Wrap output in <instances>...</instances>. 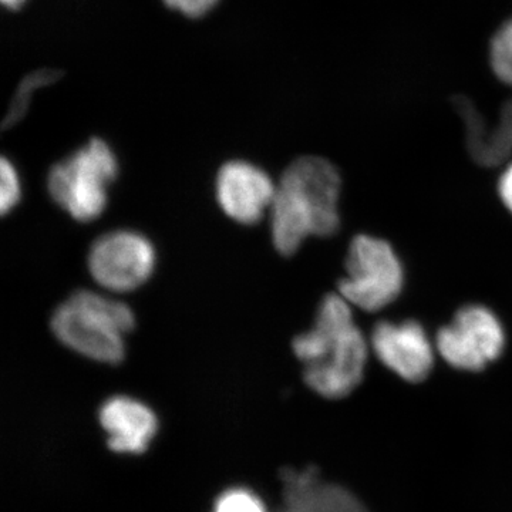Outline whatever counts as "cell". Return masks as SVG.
I'll return each instance as SVG.
<instances>
[{"label": "cell", "mask_w": 512, "mask_h": 512, "mask_svg": "<svg viewBox=\"0 0 512 512\" xmlns=\"http://www.w3.org/2000/svg\"><path fill=\"white\" fill-rule=\"evenodd\" d=\"M338 168L320 157H301L276 184L271 234L279 254H295L309 237L328 238L340 228Z\"/></svg>", "instance_id": "6da1fadb"}, {"label": "cell", "mask_w": 512, "mask_h": 512, "mask_svg": "<svg viewBox=\"0 0 512 512\" xmlns=\"http://www.w3.org/2000/svg\"><path fill=\"white\" fill-rule=\"evenodd\" d=\"M293 352L303 363V379L320 396L342 399L362 382L369 346L340 293L325 296L315 325L296 336Z\"/></svg>", "instance_id": "7a4b0ae2"}, {"label": "cell", "mask_w": 512, "mask_h": 512, "mask_svg": "<svg viewBox=\"0 0 512 512\" xmlns=\"http://www.w3.org/2000/svg\"><path fill=\"white\" fill-rule=\"evenodd\" d=\"M50 326L67 348L96 362L116 365L124 359V338L136 326V316L117 299L77 291L57 306Z\"/></svg>", "instance_id": "3957f363"}, {"label": "cell", "mask_w": 512, "mask_h": 512, "mask_svg": "<svg viewBox=\"0 0 512 512\" xmlns=\"http://www.w3.org/2000/svg\"><path fill=\"white\" fill-rule=\"evenodd\" d=\"M117 174L119 161L114 151L101 138H92L53 165L47 175V190L74 220L90 222L106 210L109 187Z\"/></svg>", "instance_id": "277c9868"}, {"label": "cell", "mask_w": 512, "mask_h": 512, "mask_svg": "<svg viewBox=\"0 0 512 512\" xmlns=\"http://www.w3.org/2000/svg\"><path fill=\"white\" fill-rule=\"evenodd\" d=\"M404 269L399 256L384 239L359 235L350 242L346 276L339 293L355 308L377 312L402 293Z\"/></svg>", "instance_id": "5b68a950"}, {"label": "cell", "mask_w": 512, "mask_h": 512, "mask_svg": "<svg viewBox=\"0 0 512 512\" xmlns=\"http://www.w3.org/2000/svg\"><path fill=\"white\" fill-rule=\"evenodd\" d=\"M94 281L111 292H130L146 284L156 266V249L140 232L117 229L93 242L87 258Z\"/></svg>", "instance_id": "8992f818"}, {"label": "cell", "mask_w": 512, "mask_h": 512, "mask_svg": "<svg viewBox=\"0 0 512 512\" xmlns=\"http://www.w3.org/2000/svg\"><path fill=\"white\" fill-rule=\"evenodd\" d=\"M504 346L505 332L500 319L481 305L461 308L436 338V348L447 363L471 372H478L497 360Z\"/></svg>", "instance_id": "52a82bcc"}, {"label": "cell", "mask_w": 512, "mask_h": 512, "mask_svg": "<svg viewBox=\"0 0 512 512\" xmlns=\"http://www.w3.org/2000/svg\"><path fill=\"white\" fill-rule=\"evenodd\" d=\"M218 204L231 220L254 225L271 210L276 184L258 165L244 160L228 161L215 181Z\"/></svg>", "instance_id": "ba28073f"}, {"label": "cell", "mask_w": 512, "mask_h": 512, "mask_svg": "<svg viewBox=\"0 0 512 512\" xmlns=\"http://www.w3.org/2000/svg\"><path fill=\"white\" fill-rule=\"evenodd\" d=\"M370 345L380 362L407 382H421L433 369V346L416 320L377 323Z\"/></svg>", "instance_id": "9c48e42d"}, {"label": "cell", "mask_w": 512, "mask_h": 512, "mask_svg": "<svg viewBox=\"0 0 512 512\" xmlns=\"http://www.w3.org/2000/svg\"><path fill=\"white\" fill-rule=\"evenodd\" d=\"M282 503L276 512H369L348 488L329 483L316 467L284 468Z\"/></svg>", "instance_id": "30bf717a"}, {"label": "cell", "mask_w": 512, "mask_h": 512, "mask_svg": "<svg viewBox=\"0 0 512 512\" xmlns=\"http://www.w3.org/2000/svg\"><path fill=\"white\" fill-rule=\"evenodd\" d=\"M100 423L116 453H144L157 431V417L150 407L126 396L111 397L101 406Z\"/></svg>", "instance_id": "8fae6325"}, {"label": "cell", "mask_w": 512, "mask_h": 512, "mask_svg": "<svg viewBox=\"0 0 512 512\" xmlns=\"http://www.w3.org/2000/svg\"><path fill=\"white\" fill-rule=\"evenodd\" d=\"M59 77L60 73L56 70H39V72L26 77L20 83L19 89L16 90L15 97L10 103L8 114H6L5 121H3V128L13 127L19 120H22L26 111H28L33 92H36L40 87L47 86V84L55 83Z\"/></svg>", "instance_id": "7c38bea8"}, {"label": "cell", "mask_w": 512, "mask_h": 512, "mask_svg": "<svg viewBox=\"0 0 512 512\" xmlns=\"http://www.w3.org/2000/svg\"><path fill=\"white\" fill-rule=\"evenodd\" d=\"M490 62L495 76L512 86V19L495 33L490 47Z\"/></svg>", "instance_id": "4fadbf2b"}, {"label": "cell", "mask_w": 512, "mask_h": 512, "mask_svg": "<svg viewBox=\"0 0 512 512\" xmlns=\"http://www.w3.org/2000/svg\"><path fill=\"white\" fill-rule=\"evenodd\" d=\"M212 512H268L258 495L247 488H229L215 501Z\"/></svg>", "instance_id": "5bb4252c"}, {"label": "cell", "mask_w": 512, "mask_h": 512, "mask_svg": "<svg viewBox=\"0 0 512 512\" xmlns=\"http://www.w3.org/2000/svg\"><path fill=\"white\" fill-rule=\"evenodd\" d=\"M22 198V184L15 164L9 158L0 161V210L6 215L19 204Z\"/></svg>", "instance_id": "9a60e30c"}, {"label": "cell", "mask_w": 512, "mask_h": 512, "mask_svg": "<svg viewBox=\"0 0 512 512\" xmlns=\"http://www.w3.org/2000/svg\"><path fill=\"white\" fill-rule=\"evenodd\" d=\"M165 5L178 10L190 18H198L214 8L218 0H164Z\"/></svg>", "instance_id": "2e32d148"}, {"label": "cell", "mask_w": 512, "mask_h": 512, "mask_svg": "<svg viewBox=\"0 0 512 512\" xmlns=\"http://www.w3.org/2000/svg\"><path fill=\"white\" fill-rule=\"evenodd\" d=\"M498 192H500L501 201L512 214V164L501 175Z\"/></svg>", "instance_id": "e0dca14e"}, {"label": "cell", "mask_w": 512, "mask_h": 512, "mask_svg": "<svg viewBox=\"0 0 512 512\" xmlns=\"http://www.w3.org/2000/svg\"><path fill=\"white\" fill-rule=\"evenodd\" d=\"M26 0H2L3 5L8 9L16 10L22 8Z\"/></svg>", "instance_id": "ac0fdd59"}]
</instances>
